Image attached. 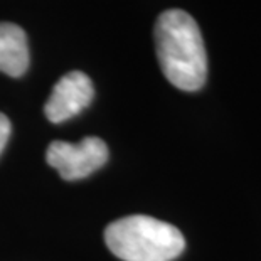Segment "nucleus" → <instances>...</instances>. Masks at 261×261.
I'll return each mask as SVG.
<instances>
[{"mask_svg":"<svg viewBox=\"0 0 261 261\" xmlns=\"http://www.w3.org/2000/svg\"><path fill=\"white\" fill-rule=\"evenodd\" d=\"M159 64L170 85L182 91L201 90L207 77V54L202 34L191 14L165 10L155 22Z\"/></svg>","mask_w":261,"mask_h":261,"instance_id":"1","label":"nucleus"},{"mask_svg":"<svg viewBox=\"0 0 261 261\" xmlns=\"http://www.w3.org/2000/svg\"><path fill=\"white\" fill-rule=\"evenodd\" d=\"M105 243L123 261H172L186 248L182 232L150 216H126L105 229Z\"/></svg>","mask_w":261,"mask_h":261,"instance_id":"2","label":"nucleus"},{"mask_svg":"<svg viewBox=\"0 0 261 261\" xmlns=\"http://www.w3.org/2000/svg\"><path fill=\"white\" fill-rule=\"evenodd\" d=\"M46 160L64 180H80L107 164L108 147L98 137H86L80 143L56 140L47 147Z\"/></svg>","mask_w":261,"mask_h":261,"instance_id":"3","label":"nucleus"},{"mask_svg":"<svg viewBox=\"0 0 261 261\" xmlns=\"http://www.w3.org/2000/svg\"><path fill=\"white\" fill-rule=\"evenodd\" d=\"M93 96L94 88L90 76L83 71H71L54 85L51 96L44 105V113L51 123H63L90 107Z\"/></svg>","mask_w":261,"mask_h":261,"instance_id":"4","label":"nucleus"},{"mask_svg":"<svg viewBox=\"0 0 261 261\" xmlns=\"http://www.w3.org/2000/svg\"><path fill=\"white\" fill-rule=\"evenodd\" d=\"M29 68V46L22 27L12 22H0V71L20 77Z\"/></svg>","mask_w":261,"mask_h":261,"instance_id":"5","label":"nucleus"},{"mask_svg":"<svg viewBox=\"0 0 261 261\" xmlns=\"http://www.w3.org/2000/svg\"><path fill=\"white\" fill-rule=\"evenodd\" d=\"M10 132H12V125H10L9 118L4 113H0V153L4 152L5 145H7Z\"/></svg>","mask_w":261,"mask_h":261,"instance_id":"6","label":"nucleus"}]
</instances>
